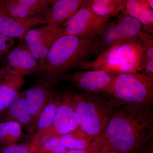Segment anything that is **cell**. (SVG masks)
<instances>
[{"label":"cell","instance_id":"cell-1","mask_svg":"<svg viewBox=\"0 0 153 153\" xmlns=\"http://www.w3.org/2000/svg\"><path fill=\"white\" fill-rule=\"evenodd\" d=\"M152 105H119L106 128L96 138L103 149L121 153H137L146 146L153 135Z\"/></svg>","mask_w":153,"mask_h":153},{"label":"cell","instance_id":"cell-2","mask_svg":"<svg viewBox=\"0 0 153 153\" xmlns=\"http://www.w3.org/2000/svg\"><path fill=\"white\" fill-rule=\"evenodd\" d=\"M100 53V37L95 35H64L53 44L39 73L41 79L53 85L74 68Z\"/></svg>","mask_w":153,"mask_h":153},{"label":"cell","instance_id":"cell-3","mask_svg":"<svg viewBox=\"0 0 153 153\" xmlns=\"http://www.w3.org/2000/svg\"><path fill=\"white\" fill-rule=\"evenodd\" d=\"M71 102L79 128L94 140L102 134L119 105L102 93L71 92Z\"/></svg>","mask_w":153,"mask_h":153},{"label":"cell","instance_id":"cell-4","mask_svg":"<svg viewBox=\"0 0 153 153\" xmlns=\"http://www.w3.org/2000/svg\"><path fill=\"white\" fill-rule=\"evenodd\" d=\"M143 51L138 38L114 45L79 68L100 70L114 74L143 71Z\"/></svg>","mask_w":153,"mask_h":153},{"label":"cell","instance_id":"cell-5","mask_svg":"<svg viewBox=\"0 0 153 153\" xmlns=\"http://www.w3.org/2000/svg\"><path fill=\"white\" fill-rule=\"evenodd\" d=\"M110 94L119 105H152L153 77L141 71L117 74Z\"/></svg>","mask_w":153,"mask_h":153},{"label":"cell","instance_id":"cell-6","mask_svg":"<svg viewBox=\"0 0 153 153\" xmlns=\"http://www.w3.org/2000/svg\"><path fill=\"white\" fill-rule=\"evenodd\" d=\"M110 19L100 16L91 10L88 1L60 29L63 35L80 36L95 35L100 38Z\"/></svg>","mask_w":153,"mask_h":153},{"label":"cell","instance_id":"cell-7","mask_svg":"<svg viewBox=\"0 0 153 153\" xmlns=\"http://www.w3.org/2000/svg\"><path fill=\"white\" fill-rule=\"evenodd\" d=\"M143 30V25L136 19L120 14L115 21H109L100 38V53L114 45L137 39Z\"/></svg>","mask_w":153,"mask_h":153},{"label":"cell","instance_id":"cell-8","mask_svg":"<svg viewBox=\"0 0 153 153\" xmlns=\"http://www.w3.org/2000/svg\"><path fill=\"white\" fill-rule=\"evenodd\" d=\"M63 36L60 28L53 27L48 25L30 30L26 34L24 38L25 44L37 60L40 71L53 44Z\"/></svg>","mask_w":153,"mask_h":153},{"label":"cell","instance_id":"cell-9","mask_svg":"<svg viewBox=\"0 0 153 153\" xmlns=\"http://www.w3.org/2000/svg\"><path fill=\"white\" fill-rule=\"evenodd\" d=\"M116 74L100 70L75 71L64 76L71 85L87 93H110Z\"/></svg>","mask_w":153,"mask_h":153},{"label":"cell","instance_id":"cell-10","mask_svg":"<svg viewBox=\"0 0 153 153\" xmlns=\"http://www.w3.org/2000/svg\"><path fill=\"white\" fill-rule=\"evenodd\" d=\"M78 128V122L71 102V92H66L60 96L52 125L42 137L41 143L49 138L64 135Z\"/></svg>","mask_w":153,"mask_h":153},{"label":"cell","instance_id":"cell-11","mask_svg":"<svg viewBox=\"0 0 153 153\" xmlns=\"http://www.w3.org/2000/svg\"><path fill=\"white\" fill-rule=\"evenodd\" d=\"M7 75L24 77L40 72L37 60L25 44L21 42L9 53L1 68Z\"/></svg>","mask_w":153,"mask_h":153},{"label":"cell","instance_id":"cell-12","mask_svg":"<svg viewBox=\"0 0 153 153\" xmlns=\"http://www.w3.org/2000/svg\"><path fill=\"white\" fill-rule=\"evenodd\" d=\"M47 25L44 16L21 18L10 16L5 13L0 1V32L10 38L24 40L32 27Z\"/></svg>","mask_w":153,"mask_h":153},{"label":"cell","instance_id":"cell-13","mask_svg":"<svg viewBox=\"0 0 153 153\" xmlns=\"http://www.w3.org/2000/svg\"><path fill=\"white\" fill-rule=\"evenodd\" d=\"M53 86L41 79L36 85L25 91V101L33 120V134L38 118L54 92Z\"/></svg>","mask_w":153,"mask_h":153},{"label":"cell","instance_id":"cell-14","mask_svg":"<svg viewBox=\"0 0 153 153\" xmlns=\"http://www.w3.org/2000/svg\"><path fill=\"white\" fill-rule=\"evenodd\" d=\"M1 2L3 10L7 15L25 18L44 16L52 1L6 0Z\"/></svg>","mask_w":153,"mask_h":153},{"label":"cell","instance_id":"cell-15","mask_svg":"<svg viewBox=\"0 0 153 153\" xmlns=\"http://www.w3.org/2000/svg\"><path fill=\"white\" fill-rule=\"evenodd\" d=\"M85 0L52 1L44 15L47 25L61 28L78 11Z\"/></svg>","mask_w":153,"mask_h":153},{"label":"cell","instance_id":"cell-16","mask_svg":"<svg viewBox=\"0 0 153 153\" xmlns=\"http://www.w3.org/2000/svg\"><path fill=\"white\" fill-rule=\"evenodd\" d=\"M19 124L28 134L33 135V120L25 101V91L19 92L7 109L0 114V122Z\"/></svg>","mask_w":153,"mask_h":153},{"label":"cell","instance_id":"cell-17","mask_svg":"<svg viewBox=\"0 0 153 153\" xmlns=\"http://www.w3.org/2000/svg\"><path fill=\"white\" fill-rule=\"evenodd\" d=\"M60 96V94H55L53 92L49 102L38 118L31 142L36 152L41 143L42 137L52 125L54 113L59 102Z\"/></svg>","mask_w":153,"mask_h":153},{"label":"cell","instance_id":"cell-18","mask_svg":"<svg viewBox=\"0 0 153 153\" xmlns=\"http://www.w3.org/2000/svg\"><path fill=\"white\" fill-rule=\"evenodd\" d=\"M122 13L136 19L143 25L146 32L152 34L153 11L146 1L126 0Z\"/></svg>","mask_w":153,"mask_h":153},{"label":"cell","instance_id":"cell-19","mask_svg":"<svg viewBox=\"0 0 153 153\" xmlns=\"http://www.w3.org/2000/svg\"><path fill=\"white\" fill-rule=\"evenodd\" d=\"M24 77L7 75L0 79V114L4 112L25 84Z\"/></svg>","mask_w":153,"mask_h":153},{"label":"cell","instance_id":"cell-20","mask_svg":"<svg viewBox=\"0 0 153 153\" xmlns=\"http://www.w3.org/2000/svg\"><path fill=\"white\" fill-rule=\"evenodd\" d=\"M126 2V0H89L88 4L97 15L110 19L123 13Z\"/></svg>","mask_w":153,"mask_h":153},{"label":"cell","instance_id":"cell-21","mask_svg":"<svg viewBox=\"0 0 153 153\" xmlns=\"http://www.w3.org/2000/svg\"><path fill=\"white\" fill-rule=\"evenodd\" d=\"M59 138L63 146L71 150L86 149L90 147L94 140L79 128L71 132L59 137Z\"/></svg>","mask_w":153,"mask_h":153},{"label":"cell","instance_id":"cell-22","mask_svg":"<svg viewBox=\"0 0 153 153\" xmlns=\"http://www.w3.org/2000/svg\"><path fill=\"white\" fill-rule=\"evenodd\" d=\"M23 137V128L13 121L0 122V145L7 146L18 143Z\"/></svg>","mask_w":153,"mask_h":153},{"label":"cell","instance_id":"cell-23","mask_svg":"<svg viewBox=\"0 0 153 153\" xmlns=\"http://www.w3.org/2000/svg\"><path fill=\"white\" fill-rule=\"evenodd\" d=\"M68 150L61 144L59 137H54L41 143L36 153H63Z\"/></svg>","mask_w":153,"mask_h":153},{"label":"cell","instance_id":"cell-24","mask_svg":"<svg viewBox=\"0 0 153 153\" xmlns=\"http://www.w3.org/2000/svg\"><path fill=\"white\" fill-rule=\"evenodd\" d=\"M138 38L141 43L143 51V63L153 59V39L152 34L142 31Z\"/></svg>","mask_w":153,"mask_h":153},{"label":"cell","instance_id":"cell-25","mask_svg":"<svg viewBox=\"0 0 153 153\" xmlns=\"http://www.w3.org/2000/svg\"><path fill=\"white\" fill-rule=\"evenodd\" d=\"M31 143H17L12 146L0 147V153H36Z\"/></svg>","mask_w":153,"mask_h":153},{"label":"cell","instance_id":"cell-26","mask_svg":"<svg viewBox=\"0 0 153 153\" xmlns=\"http://www.w3.org/2000/svg\"><path fill=\"white\" fill-rule=\"evenodd\" d=\"M15 43L14 39L6 36L0 32V60L9 52Z\"/></svg>","mask_w":153,"mask_h":153},{"label":"cell","instance_id":"cell-27","mask_svg":"<svg viewBox=\"0 0 153 153\" xmlns=\"http://www.w3.org/2000/svg\"><path fill=\"white\" fill-rule=\"evenodd\" d=\"M102 147L96 139L94 140L90 147L83 150H68L63 153H100Z\"/></svg>","mask_w":153,"mask_h":153},{"label":"cell","instance_id":"cell-28","mask_svg":"<svg viewBox=\"0 0 153 153\" xmlns=\"http://www.w3.org/2000/svg\"><path fill=\"white\" fill-rule=\"evenodd\" d=\"M137 153H153L152 142L151 141L143 149Z\"/></svg>","mask_w":153,"mask_h":153},{"label":"cell","instance_id":"cell-29","mask_svg":"<svg viewBox=\"0 0 153 153\" xmlns=\"http://www.w3.org/2000/svg\"><path fill=\"white\" fill-rule=\"evenodd\" d=\"M100 153H121L110 149H103Z\"/></svg>","mask_w":153,"mask_h":153},{"label":"cell","instance_id":"cell-30","mask_svg":"<svg viewBox=\"0 0 153 153\" xmlns=\"http://www.w3.org/2000/svg\"><path fill=\"white\" fill-rule=\"evenodd\" d=\"M148 5L151 8V9L153 10V0H146V1Z\"/></svg>","mask_w":153,"mask_h":153},{"label":"cell","instance_id":"cell-31","mask_svg":"<svg viewBox=\"0 0 153 153\" xmlns=\"http://www.w3.org/2000/svg\"><path fill=\"white\" fill-rule=\"evenodd\" d=\"M6 76L4 72L3 71L2 69L0 68V79L2 78L4 76Z\"/></svg>","mask_w":153,"mask_h":153}]
</instances>
